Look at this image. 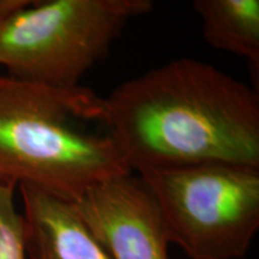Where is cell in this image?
<instances>
[{"mask_svg": "<svg viewBox=\"0 0 259 259\" xmlns=\"http://www.w3.org/2000/svg\"><path fill=\"white\" fill-rule=\"evenodd\" d=\"M15 187L0 184V259H25L23 216L16 210Z\"/></svg>", "mask_w": 259, "mask_h": 259, "instance_id": "ba28073f", "label": "cell"}, {"mask_svg": "<svg viewBox=\"0 0 259 259\" xmlns=\"http://www.w3.org/2000/svg\"><path fill=\"white\" fill-rule=\"evenodd\" d=\"M169 242L191 259L245 257L259 229V168L234 163L145 170Z\"/></svg>", "mask_w": 259, "mask_h": 259, "instance_id": "277c9868", "label": "cell"}, {"mask_svg": "<svg viewBox=\"0 0 259 259\" xmlns=\"http://www.w3.org/2000/svg\"><path fill=\"white\" fill-rule=\"evenodd\" d=\"M151 0L32 2L0 22V65L9 77L56 89L78 88Z\"/></svg>", "mask_w": 259, "mask_h": 259, "instance_id": "3957f363", "label": "cell"}, {"mask_svg": "<svg viewBox=\"0 0 259 259\" xmlns=\"http://www.w3.org/2000/svg\"><path fill=\"white\" fill-rule=\"evenodd\" d=\"M101 124L130 169L234 163L259 168V95L204 61L183 58L96 96Z\"/></svg>", "mask_w": 259, "mask_h": 259, "instance_id": "6da1fadb", "label": "cell"}, {"mask_svg": "<svg viewBox=\"0 0 259 259\" xmlns=\"http://www.w3.org/2000/svg\"><path fill=\"white\" fill-rule=\"evenodd\" d=\"M32 0H0V22L30 5Z\"/></svg>", "mask_w": 259, "mask_h": 259, "instance_id": "9c48e42d", "label": "cell"}, {"mask_svg": "<svg viewBox=\"0 0 259 259\" xmlns=\"http://www.w3.org/2000/svg\"><path fill=\"white\" fill-rule=\"evenodd\" d=\"M96 95L0 77V184L29 185L76 202L87 191L132 171L94 121Z\"/></svg>", "mask_w": 259, "mask_h": 259, "instance_id": "7a4b0ae2", "label": "cell"}, {"mask_svg": "<svg viewBox=\"0 0 259 259\" xmlns=\"http://www.w3.org/2000/svg\"><path fill=\"white\" fill-rule=\"evenodd\" d=\"M72 203L113 259H169L161 212L139 178L107 180Z\"/></svg>", "mask_w": 259, "mask_h": 259, "instance_id": "5b68a950", "label": "cell"}, {"mask_svg": "<svg viewBox=\"0 0 259 259\" xmlns=\"http://www.w3.org/2000/svg\"><path fill=\"white\" fill-rule=\"evenodd\" d=\"M193 9L202 19L205 41L213 48L245 58L258 83V0H194Z\"/></svg>", "mask_w": 259, "mask_h": 259, "instance_id": "52a82bcc", "label": "cell"}, {"mask_svg": "<svg viewBox=\"0 0 259 259\" xmlns=\"http://www.w3.org/2000/svg\"><path fill=\"white\" fill-rule=\"evenodd\" d=\"M24 205L25 250L31 259H113L74 204L19 185Z\"/></svg>", "mask_w": 259, "mask_h": 259, "instance_id": "8992f818", "label": "cell"}]
</instances>
